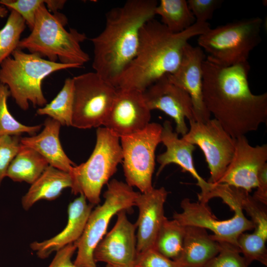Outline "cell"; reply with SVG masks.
Here are the masks:
<instances>
[{
    "mask_svg": "<svg viewBox=\"0 0 267 267\" xmlns=\"http://www.w3.org/2000/svg\"><path fill=\"white\" fill-rule=\"evenodd\" d=\"M204 104L233 138L257 131L267 120V93L253 94L249 62L222 67L206 59L202 65Z\"/></svg>",
    "mask_w": 267,
    "mask_h": 267,
    "instance_id": "1",
    "label": "cell"
},
{
    "mask_svg": "<svg viewBox=\"0 0 267 267\" xmlns=\"http://www.w3.org/2000/svg\"><path fill=\"white\" fill-rule=\"evenodd\" d=\"M156 0H128L105 15V27L90 39L94 72L116 87L136 55L142 26L156 15Z\"/></svg>",
    "mask_w": 267,
    "mask_h": 267,
    "instance_id": "2",
    "label": "cell"
},
{
    "mask_svg": "<svg viewBox=\"0 0 267 267\" xmlns=\"http://www.w3.org/2000/svg\"><path fill=\"white\" fill-rule=\"evenodd\" d=\"M210 28L208 22H195L175 34L154 18L149 20L141 28L136 55L121 74L116 88L143 92L163 77L174 73L188 41Z\"/></svg>",
    "mask_w": 267,
    "mask_h": 267,
    "instance_id": "3",
    "label": "cell"
},
{
    "mask_svg": "<svg viewBox=\"0 0 267 267\" xmlns=\"http://www.w3.org/2000/svg\"><path fill=\"white\" fill-rule=\"evenodd\" d=\"M38 8L34 27L30 35L20 40L18 48L47 57L48 60L76 66L78 68L89 60V56L81 46L87 38L75 29L67 31L66 17L51 13L45 2Z\"/></svg>",
    "mask_w": 267,
    "mask_h": 267,
    "instance_id": "4",
    "label": "cell"
},
{
    "mask_svg": "<svg viewBox=\"0 0 267 267\" xmlns=\"http://www.w3.org/2000/svg\"><path fill=\"white\" fill-rule=\"evenodd\" d=\"M70 68L78 67L51 61L36 53H26L17 48L0 64V82L7 86L17 105L27 110L29 102L34 107L47 104L42 90V83L46 77Z\"/></svg>",
    "mask_w": 267,
    "mask_h": 267,
    "instance_id": "5",
    "label": "cell"
},
{
    "mask_svg": "<svg viewBox=\"0 0 267 267\" xmlns=\"http://www.w3.org/2000/svg\"><path fill=\"white\" fill-rule=\"evenodd\" d=\"M263 20L259 17L238 20L210 28L198 36L197 43L207 60L229 67L248 61L251 52L262 42Z\"/></svg>",
    "mask_w": 267,
    "mask_h": 267,
    "instance_id": "6",
    "label": "cell"
},
{
    "mask_svg": "<svg viewBox=\"0 0 267 267\" xmlns=\"http://www.w3.org/2000/svg\"><path fill=\"white\" fill-rule=\"evenodd\" d=\"M244 190L225 184H221L218 187L217 197L222 199L234 212V215L229 219L217 220L212 214L207 204L192 202L187 198L181 202L182 211L175 212L173 219L183 226H194L209 229L213 232L211 236L214 239L238 248L237 239L240 235L254 227L251 220L245 217L241 206Z\"/></svg>",
    "mask_w": 267,
    "mask_h": 267,
    "instance_id": "7",
    "label": "cell"
},
{
    "mask_svg": "<svg viewBox=\"0 0 267 267\" xmlns=\"http://www.w3.org/2000/svg\"><path fill=\"white\" fill-rule=\"evenodd\" d=\"M94 149L88 160L76 165L71 175L72 192L83 194L89 203L98 205L103 186L122 162L120 138L105 127H98Z\"/></svg>",
    "mask_w": 267,
    "mask_h": 267,
    "instance_id": "8",
    "label": "cell"
},
{
    "mask_svg": "<svg viewBox=\"0 0 267 267\" xmlns=\"http://www.w3.org/2000/svg\"><path fill=\"white\" fill-rule=\"evenodd\" d=\"M139 193L126 183L116 179L107 183L103 203L91 211L82 235L74 242L77 250L74 262L75 265L97 267L93 258L94 250L105 235L111 219L119 211L129 210L135 206Z\"/></svg>",
    "mask_w": 267,
    "mask_h": 267,
    "instance_id": "9",
    "label": "cell"
},
{
    "mask_svg": "<svg viewBox=\"0 0 267 267\" xmlns=\"http://www.w3.org/2000/svg\"><path fill=\"white\" fill-rule=\"evenodd\" d=\"M162 126L150 123L134 134L120 137L123 153V167L126 183L137 188L141 193L151 191L155 168V153L161 142Z\"/></svg>",
    "mask_w": 267,
    "mask_h": 267,
    "instance_id": "10",
    "label": "cell"
},
{
    "mask_svg": "<svg viewBox=\"0 0 267 267\" xmlns=\"http://www.w3.org/2000/svg\"><path fill=\"white\" fill-rule=\"evenodd\" d=\"M72 126L81 129L103 125L115 99L117 89L95 72L73 78Z\"/></svg>",
    "mask_w": 267,
    "mask_h": 267,
    "instance_id": "11",
    "label": "cell"
},
{
    "mask_svg": "<svg viewBox=\"0 0 267 267\" xmlns=\"http://www.w3.org/2000/svg\"><path fill=\"white\" fill-rule=\"evenodd\" d=\"M190 129L182 138L198 146L203 151L210 171L208 181L216 184L222 176L233 157L235 138L215 119L204 123L192 120Z\"/></svg>",
    "mask_w": 267,
    "mask_h": 267,
    "instance_id": "12",
    "label": "cell"
},
{
    "mask_svg": "<svg viewBox=\"0 0 267 267\" xmlns=\"http://www.w3.org/2000/svg\"><path fill=\"white\" fill-rule=\"evenodd\" d=\"M126 210L117 214L116 223L95 247L93 258L117 267H134L137 255L135 223L127 216Z\"/></svg>",
    "mask_w": 267,
    "mask_h": 267,
    "instance_id": "13",
    "label": "cell"
},
{
    "mask_svg": "<svg viewBox=\"0 0 267 267\" xmlns=\"http://www.w3.org/2000/svg\"><path fill=\"white\" fill-rule=\"evenodd\" d=\"M267 145L253 146L245 135L235 138L232 159L216 184H225L250 192L258 185L260 170L267 163Z\"/></svg>",
    "mask_w": 267,
    "mask_h": 267,
    "instance_id": "14",
    "label": "cell"
},
{
    "mask_svg": "<svg viewBox=\"0 0 267 267\" xmlns=\"http://www.w3.org/2000/svg\"><path fill=\"white\" fill-rule=\"evenodd\" d=\"M151 111L142 92L117 89V93L103 126L119 138L142 131L150 123Z\"/></svg>",
    "mask_w": 267,
    "mask_h": 267,
    "instance_id": "15",
    "label": "cell"
},
{
    "mask_svg": "<svg viewBox=\"0 0 267 267\" xmlns=\"http://www.w3.org/2000/svg\"><path fill=\"white\" fill-rule=\"evenodd\" d=\"M145 103L150 111L160 110L176 123V132L184 135L188 131L185 118L194 120L193 107L189 94L171 83L167 75L142 92Z\"/></svg>",
    "mask_w": 267,
    "mask_h": 267,
    "instance_id": "16",
    "label": "cell"
},
{
    "mask_svg": "<svg viewBox=\"0 0 267 267\" xmlns=\"http://www.w3.org/2000/svg\"><path fill=\"white\" fill-rule=\"evenodd\" d=\"M204 51L189 43L184 48L180 64L175 72L167 75L169 80L185 91L191 98L194 120L204 123L210 119L203 95L202 65Z\"/></svg>",
    "mask_w": 267,
    "mask_h": 267,
    "instance_id": "17",
    "label": "cell"
},
{
    "mask_svg": "<svg viewBox=\"0 0 267 267\" xmlns=\"http://www.w3.org/2000/svg\"><path fill=\"white\" fill-rule=\"evenodd\" d=\"M178 134L173 129L170 121H165L162 125L161 142L166 148V151L159 155L157 160L160 164L157 176L169 164L174 163L180 166L182 172H188L197 181L201 192L198 194L200 202L207 204L208 197L213 187V184L205 180L198 174L195 167L193 152L195 146L179 138Z\"/></svg>",
    "mask_w": 267,
    "mask_h": 267,
    "instance_id": "18",
    "label": "cell"
},
{
    "mask_svg": "<svg viewBox=\"0 0 267 267\" xmlns=\"http://www.w3.org/2000/svg\"><path fill=\"white\" fill-rule=\"evenodd\" d=\"M168 192L163 187L153 188L145 193H139L135 200L138 209L136 226V251L140 253L153 248L159 229L166 218L164 204Z\"/></svg>",
    "mask_w": 267,
    "mask_h": 267,
    "instance_id": "19",
    "label": "cell"
},
{
    "mask_svg": "<svg viewBox=\"0 0 267 267\" xmlns=\"http://www.w3.org/2000/svg\"><path fill=\"white\" fill-rule=\"evenodd\" d=\"M93 206L80 194L68 206L67 222L63 230L48 239L33 242L30 245L31 249L39 258L45 259L53 252L75 242L82 235Z\"/></svg>",
    "mask_w": 267,
    "mask_h": 267,
    "instance_id": "20",
    "label": "cell"
},
{
    "mask_svg": "<svg viewBox=\"0 0 267 267\" xmlns=\"http://www.w3.org/2000/svg\"><path fill=\"white\" fill-rule=\"evenodd\" d=\"M265 206L250 194L246 195L242 201L243 210L251 217L254 225L253 233H242L237 239L238 248L249 266L254 261L267 266V213Z\"/></svg>",
    "mask_w": 267,
    "mask_h": 267,
    "instance_id": "21",
    "label": "cell"
},
{
    "mask_svg": "<svg viewBox=\"0 0 267 267\" xmlns=\"http://www.w3.org/2000/svg\"><path fill=\"white\" fill-rule=\"evenodd\" d=\"M60 124L48 117L42 132L36 135L21 137V144L40 154L49 165L72 174L76 166L65 153L59 139Z\"/></svg>",
    "mask_w": 267,
    "mask_h": 267,
    "instance_id": "22",
    "label": "cell"
},
{
    "mask_svg": "<svg viewBox=\"0 0 267 267\" xmlns=\"http://www.w3.org/2000/svg\"><path fill=\"white\" fill-rule=\"evenodd\" d=\"M182 251L176 260L182 267H205L220 252V244L206 229L185 226Z\"/></svg>",
    "mask_w": 267,
    "mask_h": 267,
    "instance_id": "23",
    "label": "cell"
},
{
    "mask_svg": "<svg viewBox=\"0 0 267 267\" xmlns=\"http://www.w3.org/2000/svg\"><path fill=\"white\" fill-rule=\"evenodd\" d=\"M72 186V178L69 173L49 165L22 197V206L27 211L41 200H54L64 189H71Z\"/></svg>",
    "mask_w": 267,
    "mask_h": 267,
    "instance_id": "24",
    "label": "cell"
},
{
    "mask_svg": "<svg viewBox=\"0 0 267 267\" xmlns=\"http://www.w3.org/2000/svg\"><path fill=\"white\" fill-rule=\"evenodd\" d=\"M49 166L47 161L33 149L21 144L10 163L6 177L16 182L32 184Z\"/></svg>",
    "mask_w": 267,
    "mask_h": 267,
    "instance_id": "25",
    "label": "cell"
},
{
    "mask_svg": "<svg viewBox=\"0 0 267 267\" xmlns=\"http://www.w3.org/2000/svg\"><path fill=\"white\" fill-rule=\"evenodd\" d=\"M155 12L160 16L161 23L173 33L183 32L196 22L185 0H161Z\"/></svg>",
    "mask_w": 267,
    "mask_h": 267,
    "instance_id": "26",
    "label": "cell"
},
{
    "mask_svg": "<svg viewBox=\"0 0 267 267\" xmlns=\"http://www.w3.org/2000/svg\"><path fill=\"white\" fill-rule=\"evenodd\" d=\"M74 103L73 79L68 78L54 98L37 109L39 115H47L61 126H72Z\"/></svg>",
    "mask_w": 267,
    "mask_h": 267,
    "instance_id": "27",
    "label": "cell"
},
{
    "mask_svg": "<svg viewBox=\"0 0 267 267\" xmlns=\"http://www.w3.org/2000/svg\"><path fill=\"white\" fill-rule=\"evenodd\" d=\"M185 226L176 220H164L156 236L153 248L166 257L177 260L182 251Z\"/></svg>",
    "mask_w": 267,
    "mask_h": 267,
    "instance_id": "28",
    "label": "cell"
},
{
    "mask_svg": "<svg viewBox=\"0 0 267 267\" xmlns=\"http://www.w3.org/2000/svg\"><path fill=\"white\" fill-rule=\"evenodd\" d=\"M10 96L7 86L0 82V136H20L23 133L30 136L37 134L42 128V125L27 126L16 120L8 108L7 99Z\"/></svg>",
    "mask_w": 267,
    "mask_h": 267,
    "instance_id": "29",
    "label": "cell"
},
{
    "mask_svg": "<svg viewBox=\"0 0 267 267\" xmlns=\"http://www.w3.org/2000/svg\"><path fill=\"white\" fill-rule=\"evenodd\" d=\"M26 25L19 14L10 10L5 25L0 29V65L18 48Z\"/></svg>",
    "mask_w": 267,
    "mask_h": 267,
    "instance_id": "30",
    "label": "cell"
},
{
    "mask_svg": "<svg viewBox=\"0 0 267 267\" xmlns=\"http://www.w3.org/2000/svg\"><path fill=\"white\" fill-rule=\"evenodd\" d=\"M219 242V253L205 267H249L238 247L226 242Z\"/></svg>",
    "mask_w": 267,
    "mask_h": 267,
    "instance_id": "31",
    "label": "cell"
},
{
    "mask_svg": "<svg viewBox=\"0 0 267 267\" xmlns=\"http://www.w3.org/2000/svg\"><path fill=\"white\" fill-rule=\"evenodd\" d=\"M45 1V0H0V5L19 14L31 31L35 22L37 11Z\"/></svg>",
    "mask_w": 267,
    "mask_h": 267,
    "instance_id": "32",
    "label": "cell"
},
{
    "mask_svg": "<svg viewBox=\"0 0 267 267\" xmlns=\"http://www.w3.org/2000/svg\"><path fill=\"white\" fill-rule=\"evenodd\" d=\"M20 136H0V186L6 177L9 166L21 146Z\"/></svg>",
    "mask_w": 267,
    "mask_h": 267,
    "instance_id": "33",
    "label": "cell"
},
{
    "mask_svg": "<svg viewBox=\"0 0 267 267\" xmlns=\"http://www.w3.org/2000/svg\"><path fill=\"white\" fill-rule=\"evenodd\" d=\"M134 267H182L177 261L162 255L154 248L137 253Z\"/></svg>",
    "mask_w": 267,
    "mask_h": 267,
    "instance_id": "34",
    "label": "cell"
},
{
    "mask_svg": "<svg viewBox=\"0 0 267 267\" xmlns=\"http://www.w3.org/2000/svg\"><path fill=\"white\" fill-rule=\"evenodd\" d=\"M188 6L196 22L206 23L212 19L215 10L222 3L221 0H188Z\"/></svg>",
    "mask_w": 267,
    "mask_h": 267,
    "instance_id": "35",
    "label": "cell"
},
{
    "mask_svg": "<svg viewBox=\"0 0 267 267\" xmlns=\"http://www.w3.org/2000/svg\"><path fill=\"white\" fill-rule=\"evenodd\" d=\"M77 247L71 243L56 252L52 261L47 267H78L72 261Z\"/></svg>",
    "mask_w": 267,
    "mask_h": 267,
    "instance_id": "36",
    "label": "cell"
},
{
    "mask_svg": "<svg viewBox=\"0 0 267 267\" xmlns=\"http://www.w3.org/2000/svg\"><path fill=\"white\" fill-rule=\"evenodd\" d=\"M257 190L253 197L261 204L267 205V163L265 164L260 171Z\"/></svg>",
    "mask_w": 267,
    "mask_h": 267,
    "instance_id": "37",
    "label": "cell"
},
{
    "mask_svg": "<svg viewBox=\"0 0 267 267\" xmlns=\"http://www.w3.org/2000/svg\"><path fill=\"white\" fill-rule=\"evenodd\" d=\"M65 2L66 0H46L45 6L50 12L57 13L58 10L63 7Z\"/></svg>",
    "mask_w": 267,
    "mask_h": 267,
    "instance_id": "38",
    "label": "cell"
},
{
    "mask_svg": "<svg viewBox=\"0 0 267 267\" xmlns=\"http://www.w3.org/2000/svg\"><path fill=\"white\" fill-rule=\"evenodd\" d=\"M8 13V9L0 5V18L4 17Z\"/></svg>",
    "mask_w": 267,
    "mask_h": 267,
    "instance_id": "39",
    "label": "cell"
},
{
    "mask_svg": "<svg viewBox=\"0 0 267 267\" xmlns=\"http://www.w3.org/2000/svg\"><path fill=\"white\" fill-rule=\"evenodd\" d=\"M106 267H115V266H111V265H106Z\"/></svg>",
    "mask_w": 267,
    "mask_h": 267,
    "instance_id": "40",
    "label": "cell"
}]
</instances>
